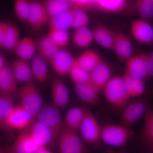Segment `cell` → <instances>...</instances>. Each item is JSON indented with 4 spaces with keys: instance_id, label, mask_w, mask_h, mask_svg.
Listing matches in <instances>:
<instances>
[{
    "instance_id": "obj_10",
    "label": "cell",
    "mask_w": 153,
    "mask_h": 153,
    "mask_svg": "<svg viewBox=\"0 0 153 153\" xmlns=\"http://www.w3.org/2000/svg\"><path fill=\"white\" fill-rule=\"evenodd\" d=\"M49 16L44 4L31 0V6L27 22L35 31H40L48 24Z\"/></svg>"
},
{
    "instance_id": "obj_24",
    "label": "cell",
    "mask_w": 153,
    "mask_h": 153,
    "mask_svg": "<svg viewBox=\"0 0 153 153\" xmlns=\"http://www.w3.org/2000/svg\"><path fill=\"white\" fill-rule=\"evenodd\" d=\"M30 64L34 79L40 83L45 82L48 76L47 60L38 53L31 59Z\"/></svg>"
},
{
    "instance_id": "obj_15",
    "label": "cell",
    "mask_w": 153,
    "mask_h": 153,
    "mask_svg": "<svg viewBox=\"0 0 153 153\" xmlns=\"http://www.w3.org/2000/svg\"><path fill=\"white\" fill-rule=\"evenodd\" d=\"M74 92L82 101L94 106L101 105L99 91L90 82L74 85Z\"/></svg>"
},
{
    "instance_id": "obj_1",
    "label": "cell",
    "mask_w": 153,
    "mask_h": 153,
    "mask_svg": "<svg viewBox=\"0 0 153 153\" xmlns=\"http://www.w3.org/2000/svg\"><path fill=\"white\" fill-rule=\"evenodd\" d=\"M107 101L122 110L130 99L123 76H112L101 90Z\"/></svg>"
},
{
    "instance_id": "obj_43",
    "label": "cell",
    "mask_w": 153,
    "mask_h": 153,
    "mask_svg": "<svg viewBox=\"0 0 153 153\" xmlns=\"http://www.w3.org/2000/svg\"><path fill=\"white\" fill-rule=\"evenodd\" d=\"M35 153H52L51 151L48 149L47 148L41 147L36 151Z\"/></svg>"
},
{
    "instance_id": "obj_21",
    "label": "cell",
    "mask_w": 153,
    "mask_h": 153,
    "mask_svg": "<svg viewBox=\"0 0 153 153\" xmlns=\"http://www.w3.org/2000/svg\"><path fill=\"white\" fill-rule=\"evenodd\" d=\"M41 148L28 131L20 134L10 148L15 153H35Z\"/></svg>"
},
{
    "instance_id": "obj_39",
    "label": "cell",
    "mask_w": 153,
    "mask_h": 153,
    "mask_svg": "<svg viewBox=\"0 0 153 153\" xmlns=\"http://www.w3.org/2000/svg\"><path fill=\"white\" fill-rule=\"evenodd\" d=\"M72 19L71 28L74 30L87 27L89 21V17L85 11L80 9L72 10Z\"/></svg>"
},
{
    "instance_id": "obj_42",
    "label": "cell",
    "mask_w": 153,
    "mask_h": 153,
    "mask_svg": "<svg viewBox=\"0 0 153 153\" xmlns=\"http://www.w3.org/2000/svg\"><path fill=\"white\" fill-rule=\"evenodd\" d=\"M5 57L2 54L0 55V69H1L8 64Z\"/></svg>"
},
{
    "instance_id": "obj_40",
    "label": "cell",
    "mask_w": 153,
    "mask_h": 153,
    "mask_svg": "<svg viewBox=\"0 0 153 153\" xmlns=\"http://www.w3.org/2000/svg\"><path fill=\"white\" fill-rule=\"evenodd\" d=\"M10 23L1 22L0 23V47L2 46L5 41L6 37L8 32Z\"/></svg>"
},
{
    "instance_id": "obj_9",
    "label": "cell",
    "mask_w": 153,
    "mask_h": 153,
    "mask_svg": "<svg viewBox=\"0 0 153 153\" xmlns=\"http://www.w3.org/2000/svg\"><path fill=\"white\" fill-rule=\"evenodd\" d=\"M34 119L32 115L21 105L14 106L6 119L5 130H22L29 126Z\"/></svg>"
},
{
    "instance_id": "obj_38",
    "label": "cell",
    "mask_w": 153,
    "mask_h": 153,
    "mask_svg": "<svg viewBox=\"0 0 153 153\" xmlns=\"http://www.w3.org/2000/svg\"><path fill=\"white\" fill-rule=\"evenodd\" d=\"M47 36L61 49L66 47L69 44V35L68 31L49 30Z\"/></svg>"
},
{
    "instance_id": "obj_29",
    "label": "cell",
    "mask_w": 153,
    "mask_h": 153,
    "mask_svg": "<svg viewBox=\"0 0 153 153\" xmlns=\"http://www.w3.org/2000/svg\"><path fill=\"white\" fill-rule=\"evenodd\" d=\"M143 128L141 133L142 139L149 149H153V109L148 106L144 116Z\"/></svg>"
},
{
    "instance_id": "obj_46",
    "label": "cell",
    "mask_w": 153,
    "mask_h": 153,
    "mask_svg": "<svg viewBox=\"0 0 153 153\" xmlns=\"http://www.w3.org/2000/svg\"><path fill=\"white\" fill-rule=\"evenodd\" d=\"M147 94L149 95V96H152L153 97V85L152 87L151 88L150 90L148 91Z\"/></svg>"
},
{
    "instance_id": "obj_27",
    "label": "cell",
    "mask_w": 153,
    "mask_h": 153,
    "mask_svg": "<svg viewBox=\"0 0 153 153\" xmlns=\"http://www.w3.org/2000/svg\"><path fill=\"white\" fill-rule=\"evenodd\" d=\"M101 60L100 56L95 51L87 50L75 58V63L82 69L90 73Z\"/></svg>"
},
{
    "instance_id": "obj_8",
    "label": "cell",
    "mask_w": 153,
    "mask_h": 153,
    "mask_svg": "<svg viewBox=\"0 0 153 153\" xmlns=\"http://www.w3.org/2000/svg\"><path fill=\"white\" fill-rule=\"evenodd\" d=\"M125 74L139 80H146L149 78V68L144 54L131 56L126 62Z\"/></svg>"
},
{
    "instance_id": "obj_41",
    "label": "cell",
    "mask_w": 153,
    "mask_h": 153,
    "mask_svg": "<svg viewBox=\"0 0 153 153\" xmlns=\"http://www.w3.org/2000/svg\"><path fill=\"white\" fill-rule=\"evenodd\" d=\"M149 68V78L153 77V51L145 53Z\"/></svg>"
},
{
    "instance_id": "obj_47",
    "label": "cell",
    "mask_w": 153,
    "mask_h": 153,
    "mask_svg": "<svg viewBox=\"0 0 153 153\" xmlns=\"http://www.w3.org/2000/svg\"><path fill=\"white\" fill-rule=\"evenodd\" d=\"M8 153H14L10 149V148H9L8 149Z\"/></svg>"
},
{
    "instance_id": "obj_45",
    "label": "cell",
    "mask_w": 153,
    "mask_h": 153,
    "mask_svg": "<svg viewBox=\"0 0 153 153\" xmlns=\"http://www.w3.org/2000/svg\"><path fill=\"white\" fill-rule=\"evenodd\" d=\"M8 149H7V148H2L0 151V153H8Z\"/></svg>"
},
{
    "instance_id": "obj_7",
    "label": "cell",
    "mask_w": 153,
    "mask_h": 153,
    "mask_svg": "<svg viewBox=\"0 0 153 153\" xmlns=\"http://www.w3.org/2000/svg\"><path fill=\"white\" fill-rule=\"evenodd\" d=\"M57 145L58 153H84L86 150L81 137L64 125Z\"/></svg>"
},
{
    "instance_id": "obj_16",
    "label": "cell",
    "mask_w": 153,
    "mask_h": 153,
    "mask_svg": "<svg viewBox=\"0 0 153 153\" xmlns=\"http://www.w3.org/2000/svg\"><path fill=\"white\" fill-rule=\"evenodd\" d=\"M51 95L53 104L59 108H65L69 102L68 88L62 79L56 77L51 84Z\"/></svg>"
},
{
    "instance_id": "obj_18",
    "label": "cell",
    "mask_w": 153,
    "mask_h": 153,
    "mask_svg": "<svg viewBox=\"0 0 153 153\" xmlns=\"http://www.w3.org/2000/svg\"><path fill=\"white\" fill-rule=\"evenodd\" d=\"M94 39L100 46L114 51L116 32L102 24L96 25L93 31Z\"/></svg>"
},
{
    "instance_id": "obj_4",
    "label": "cell",
    "mask_w": 153,
    "mask_h": 153,
    "mask_svg": "<svg viewBox=\"0 0 153 153\" xmlns=\"http://www.w3.org/2000/svg\"><path fill=\"white\" fill-rule=\"evenodd\" d=\"M59 109L53 103L47 104L43 106L36 117L51 131L57 144L64 126Z\"/></svg>"
},
{
    "instance_id": "obj_11",
    "label": "cell",
    "mask_w": 153,
    "mask_h": 153,
    "mask_svg": "<svg viewBox=\"0 0 153 153\" xmlns=\"http://www.w3.org/2000/svg\"><path fill=\"white\" fill-rule=\"evenodd\" d=\"M29 127L27 131L40 147H53L57 144L51 131L38 120L34 119Z\"/></svg>"
},
{
    "instance_id": "obj_23",
    "label": "cell",
    "mask_w": 153,
    "mask_h": 153,
    "mask_svg": "<svg viewBox=\"0 0 153 153\" xmlns=\"http://www.w3.org/2000/svg\"><path fill=\"white\" fill-rule=\"evenodd\" d=\"M37 42L29 36L20 39L13 52L19 58L28 60H31L36 55Z\"/></svg>"
},
{
    "instance_id": "obj_5",
    "label": "cell",
    "mask_w": 153,
    "mask_h": 153,
    "mask_svg": "<svg viewBox=\"0 0 153 153\" xmlns=\"http://www.w3.org/2000/svg\"><path fill=\"white\" fill-rule=\"evenodd\" d=\"M149 95L128 101L122 110L120 124L129 128L145 115L148 106Z\"/></svg>"
},
{
    "instance_id": "obj_17",
    "label": "cell",
    "mask_w": 153,
    "mask_h": 153,
    "mask_svg": "<svg viewBox=\"0 0 153 153\" xmlns=\"http://www.w3.org/2000/svg\"><path fill=\"white\" fill-rule=\"evenodd\" d=\"M11 67L17 82L24 84L33 82L35 79L28 60L21 58L16 59L13 61Z\"/></svg>"
},
{
    "instance_id": "obj_34",
    "label": "cell",
    "mask_w": 153,
    "mask_h": 153,
    "mask_svg": "<svg viewBox=\"0 0 153 153\" xmlns=\"http://www.w3.org/2000/svg\"><path fill=\"white\" fill-rule=\"evenodd\" d=\"M20 40V33L18 27L10 23L5 41L1 47L5 50L13 51Z\"/></svg>"
},
{
    "instance_id": "obj_35",
    "label": "cell",
    "mask_w": 153,
    "mask_h": 153,
    "mask_svg": "<svg viewBox=\"0 0 153 153\" xmlns=\"http://www.w3.org/2000/svg\"><path fill=\"white\" fill-rule=\"evenodd\" d=\"M135 7L140 16L149 20L153 18V0H135Z\"/></svg>"
},
{
    "instance_id": "obj_44",
    "label": "cell",
    "mask_w": 153,
    "mask_h": 153,
    "mask_svg": "<svg viewBox=\"0 0 153 153\" xmlns=\"http://www.w3.org/2000/svg\"><path fill=\"white\" fill-rule=\"evenodd\" d=\"M58 1H62L67 2L71 3H78L80 2H81L80 1H79V0H58Z\"/></svg>"
},
{
    "instance_id": "obj_48",
    "label": "cell",
    "mask_w": 153,
    "mask_h": 153,
    "mask_svg": "<svg viewBox=\"0 0 153 153\" xmlns=\"http://www.w3.org/2000/svg\"><path fill=\"white\" fill-rule=\"evenodd\" d=\"M94 1H95V2H96V1H97V0H94Z\"/></svg>"
},
{
    "instance_id": "obj_22",
    "label": "cell",
    "mask_w": 153,
    "mask_h": 153,
    "mask_svg": "<svg viewBox=\"0 0 153 153\" xmlns=\"http://www.w3.org/2000/svg\"><path fill=\"white\" fill-rule=\"evenodd\" d=\"M44 4L49 17L75 9H82L85 10L86 8L85 3L81 2L71 3L58 0H45Z\"/></svg>"
},
{
    "instance_id": "obj_28",
    "label": "cell",
    "mask_w": 153,
    "mask_h": 153,
    "mask_svg": "<svg viewBox=\"0 0 153 153\" xmlns=\"http://www.w3.org/2000/svg\"><path fill=\"white\" fill-rule=\"evenodd\" d=\"M37 49L41 56L49 62L55 57L61 48H59L48 36L41 38L37 42Z\"/></svg>"
},
{
    "instance_id": "obj_19",
    "label": "cell",
    "mask_w": 153,
    "mask_h": 153,
    "mask_svg": "<svg viewBox=\"0 0 153 153\" xmlns=\"http://www.w3.org/2000/svg\"><path fill=\"white\" fill-rule=\"evenodd\" d=\"M17 82L9 63L0 69V93L17 95Z\"/></svg>"
},
{
    "instance_id": "obj_6",
    "label": "cell",
    "mask_w": 153,
    "mask_h": 153,
    "mask_svg": "<svg viewBox=\"0 0 153 153\" xmlns=\"http://www.w3.org/2000/svg\"><path fill=\"white\" fill-rule=\"evenodd\" d=\"M85 115L79 128L80 137L84 142L97 144L100 141L101 127L89 108L84 107Z\"/></svg>"
},
{
    "instance_id": "obj_26",
    "label": "cell",
    "mask_w": 153,
    "mask_h": 153,
    "mask_svg": "<svg viewBox=\"0 0 153 153\" xmlns=\"http://www.w3.org/2000/svg\"><path fill=\"white\" fill-rule=\"evenodd\" d=\"M85 115V108L76 106L68 110L64 117L63 124L68 128L77 132L82 123Z\"/></svg>"
},
{
    "instance_id": "obj_33",
    "label": "cell",
    "mask_w": 153,
    "mask_h": 153,
    "mask_svg": "<svg viewBox=\"0 0 153 153\" xmlns=\"http://www.w3.org/2000/svg\"><path fill=\"white\" fill-rule=\"evenodd\" d=\"M123 77L130 99L143 95L145 93V81L134 79L126 74Z\"/></svg>"
},
{
    "instance_id": "obj_14",
    "label": "cell",
    "mask_w": 153,
    "mask_h": 153,
    "mask_svg": "<svg viewBox=\"0 0 153 153\" xmlns=\"http://www.w3.org/2000/svg\"><path fill=\"white\" fill-rule=\"evenodd\" d=\"M112 74L110 65L102 60L91 72L89 82L100 91L111 78Z\"/></svg>"
},
{
    "instance_id": "obj_13",
    "label": "cell",
    "mask_w": 153,
    "mask_h": 153,
    "mask_svg": "<svg viewBox=\"0 0 153 153\" xmlns=\"http://www.w3.org/2000/svg\"><path fill=\"white\" fill-rule=\"evenodd\" d=\"M50 63L57 74L61 76H66L69 74L75 64V58L68 51L61 49Z\"/></svg>"
},
{
    "instance_id": "obj_37",
    "label": "cell",
    "mask_w": 153,
    "mask_h": 153,
    "mask_svg": "<svg viewBox=\"0 0 153 153\" xmlns=\"http://www.w3.org/2000/svg\"><path fill=\"white\" fill-rule=\"evenodd\" d=\"M31 6V0H14V11L17 18L27 22Z\"/></svg>"
},
{
    "instance_id": "obj_31",
    "label": "cell",
    "mask_w": 153,
    "mask_h": 153,
    "mask_svg": "<svg viewBox=\"0 0 153 153\" xmlns=\"http://www.w3.org/2000/svg\"><path fill=\"white\" fill-rule=\"evenodd\" d=\"M15 96L0 93V126L3 129L5 128V122L14 107Z\"/></svg>"
},
{
    "instance_id": "obj_3",
    "label": "cell",
    "mask_w": 153,
    "mask_h": 153,
    "mask_svg": "<svg viewBox=\"0 0 153 153\" xmlns=\"http://www.w3.org/2000/svg\"><path fill=\"white\" fill-rule=\"evenodd\" d=\"M17 96L20 105L35 119L43 106L41 93L34 82L22 85L18 90Z\"/></svg>"
},
{
    "instance_id": "obj_36",
    "label": "cell",
    "mask_w": 153,
    "mask_h": 153,
    "mask_svg": "<svg viewBox=\"0 0 153 153\" xmlns=\"http://www.w3.org/2000/svg\"><path fill=\"white\" fill-rule=\"evenodd\" d=\"M68 75L74 85L90 82V73L79 67L76 63L72 67Z\"/></svg>"
},
{
    "instance_id": "obj_32",
    "label": "cell",
    "mask_w": 153,
    "mask_h": 153,
    "mask_svg": "<svg viewBox=\"0 0 153 153\" xmlns=\"http://www.w3.org/2000/svg\"><path fill=\"white\" fill-rule=\"evenodd\" d=\"M96 8L108 13H117L123 11L127 4L126 0H97Z\"/></svg>"
},
{
    "instance_id": "obj_20",
    "label": "cell",
    "mask_w": 153,
    "mask_h": 153,
    "mask_svg": "<svg viewBox=\"0 0 153 153\" xmlns=\"http://www.w3.org/2000/svg\"><path fill=\"white\" fill-rule=\"evenodd\" d=\"M114 51L118 59L126 62L131 57L132 46L129 38L124 33L116 32Z\"/></svg>"
},
{
    "instance_id": "obj_2",
    "label": "cell",
    "mask_w": 153,
    "mask_h": 153,
    "mask_svg": "<svg viewBox=\"0 0 153 153\" xmlns=\"http://www.w3.org/2000/svg\"><path fill=\"white\" fill-rule=\"evenodd\" d=\"M134 134L129 128L122 125H104L101 127L100 141L112 147H123Z\"/></svg>"
},
{
    "instance_id": "obj_30",
    "label": "cell",
    "mask_w": 153,
    "mask_h": 153,
    "mask_svg": "<svg viewBox=\"0 0 153 153\" xmlns=\"http://www.w3.org/2000/svg\"><path fill=\"white\" fill-rule=\"evenodd\" d=\"M94 39L93 32L87 27L74 30L71 38L73 44L80 48L89 47Z\"/></svg>"
},
{
    "instance_id": "obj_12",
    "label": "cell",
    "mask_w": 153,
    "mask_h": 153,
    "mask_svg": "<svg viewBox=\"0 0 153 153\" xmlns=\"http://www.w3.org/2000/svg\"><path fill=\"white\" fill-rule=\"evenodd\" d=\"M130 32L133 38L138 42L147 45L153 44V28L146 20L132 21Z\"/></svg>"
},
{
    "instance_id": "obj_49",
    "label": "cell",
    "mask_w": 153,
    "mask_h": 153,
    "mask_svg": "<svg viewBox=\"0 0 153 153\" xmlns=\"http://www.w3.org/2000/svg\"></svg>"
},
{
    "instance_id": "obj_25",
    "label": "cell",
    "mask_w": 153,
    "mask_h": 153,
    "mask_svg": "<svg viewBox=\"0 0 153 153\" xmlns=\"http://www.w3.org/2000/svg\"><path fill=\"white\" fill-rule=\"evenodd\" d=\"M72 10L49 17V30L68 31L72 26Z\"/></svg>"
}]
</instances>
